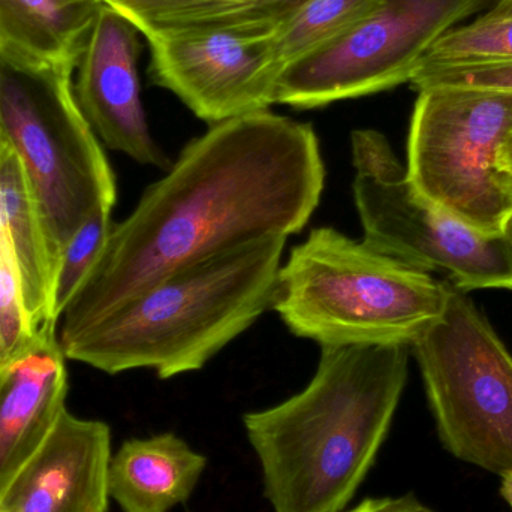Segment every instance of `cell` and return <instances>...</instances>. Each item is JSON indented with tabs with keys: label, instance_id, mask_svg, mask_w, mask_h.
I'll use <instances>...</instances> for the list:
<instances>
[{
	"label": "cell",
	"instance_id": "obj_1",
	"mask_svg": "<svg viewBox=\"0 0 512 512\" xmlns=\"http://www.w3.org/2000/svg\"><path fill=\"white\" fill-rule=\"evenodd\" d=\"M325 167L310 123L264 110L210 126L114 224L60 316L59 342L183 268L306 227Z\"/></svg>",
	"mask_w": 512,
	"mask_h": 512
},
{
	"label": "cell",
	"instance_id": "obj_2",
	"mask_svg": "<svg viewBox=\"0 0 512 512\" xmlns=\"http://www.w3.org/2000/svg\"><path fill=\"white\" fill-rule=\"evenodd\" d=\"M411 346H328L300 393L243 415L273 512H343L378 459Z\"/></svg>",
	"mask_w": 512,
	"mask_h": 512
},
{
	"label": "cell",
	"instance_id": "obj_3",
	"mask_svg": "<svg viewBox=\"0 0 512 512\" xmlns=\"http://www.w3.org/2000/svg\"><path fill=\"white\" fill-rule=\"evenodd\" d=\"M285 243L265 237L176 271L60 343L63 354L108 375L203 369L271 307Z\"/></svg>",
	"mask_w": 512,
	"mask_h": 512
},
{
	"label": "cell",
	"instance_id": "obj_4",
	"mask_svg": "<svg viewBox=\"0 0 512 512\" xmlns=\"http://www.w3.org/2000/svg\"><path fill=\"white\" fill-rule=\"evenodd\" d=\"M445 301L447 282L322 227L280 267L271 309L292 334L321 348L411 346Z\"/></svg>",
	"mask_w": 512,
	"mask_h": 512
},
{
	"label": "cell",
	"instance_id": "obj_5",
	"mask_svg": "<svg viewBox=\"0 0 512 512\" xmlns=\"http://www.w3.org/2000/svg\"><path fill=\"white\" fill-rule=\"evenodd\" d=\"M74 71L0 56V135L29 177L54 268L78 227L117 200L113 168L75 99Z\"/></svg>",
	"mask_w": 512,
	"mask_h": 512
},
{
	"label": "cell",
	"instance_id": "obj_6",
	"mask_svg": "<svg viewBox=\"0 0 512 512\" xmlns=\"http://www.w3.org/2000/svg\"><path fill=\"white\" fill-rule=\"evenodd\" d=\"M411 352L445 450L512 477V355L468 292L447 282L444 312Z\"/></svg>",
	"mask_w": 512,
	"mask_h": 512
},
{
	"label": "cell",
	"instance_id": "obj_7",
	"mask_svg": "<svg viewBox=\"0 0 512 512\" xmlns=\"http://www.w3.org/2000/svg\"><path fill=\"white\" fill-rule=\"evenodd\" d=\"M351 149L352 191L367 245L427 273H444L466 292L512 291L504 234L480 233L427 201L381 132L357 129Z\"/></svg>",
	"mask_w": 512,
	"mask_h": 512
},
{
	"label": "cell",
	"instance_id": "obj_8",
	"mask_svg": "<svg viewBox=\"0 0 512 512\" xmlns=\"http://www.w3.org/2000/svg\"><path fill=\"white\" fill-rule=\"evenodd\" d=\"M511 126L512 93L420 90L409 128V180L427 201L468 227L502 234L512 191L498 161Z\"/></svg>",
	"mask_w": 512,
	"mask_h": 512
},
{
	"label": "cell",
	"instance_id": "obj_9",
	"mask_svg": "<svg viewBox=\"0 0 512 512\" xmlns=\"http://www.w3.org/2000/svg\"><path fill=\"white\" fill-rule=\"evenodd\" d=\"M486 0H384L375 12L285 68L274 104L325 107L411 83L429 48Z\"/></svg>",
	"mask_w": 512,
	"mask_h": 512
},
{
	"label": "cell",
	"instance_id": "obj_10",
	"mask_svg": "<svg viewBox=\"0 0 512 512\" xmlns=\"http://www.w3.org/2000/svg\"><path fill=\"white\" fill-rule=\"evenodd\" d=\"M273 32H213L150 42V74L210 126L274 104Z\"/></svg>",
	"mask_w": 512,
	"mask_h": 512
},
{
	"label": "cell",
	"instance_id": "obj_11",
	"mask_svg": "<svg viewBox=\"0 0 512 512\" xmlns=\"http://www.w3.org/2000/svg\"><path fill=\"white\" fill-rule=\"evenodd\" d=\"M140 35L128 18L101 2L75 68V99L108 149L167 173L173 161L153 140L141 102Z\"/></svg>",
	"mask_w": 512,
	"mask_h": 512
},
{
	"label": "cell",
	"instance_id": "obj_12",
	"mask_svg": "<svg viewBox=\"0 0 512 512\" xmlns=\"http://www.w3.org/2000/svg\"><path fill=\"white\" fill-rule=\"evenodd\" d=\"M110 427L63 411L44 444L0 495L9 512H107Z\"/></svg>",
	"mask_w": 512,
	"mask_h": 512
},
{
	"label": "cell",
	"instance_id": "obj_13",
	"mask_svg": "<svg viewBox=\"0 0 512 512\" xmlns=\"http://www.w3.org/2000/svg\"><path fill=\"white\" fill-rule=\"evenodd\" d=\"M65 358L57 325L47 322L23 351L0 363V495L66 409Z\"/></svg>",
	"mask_w": 512,
	"mask_h": 512
},
{
	"label": "cell",
	"instance_id": "obj_14",
	"mask_svg": "<svg viewBox=\"0 0 512 512\" xmlns=\"http://www.w3.org/2000/svg\"><path fill=\"white\" fill-rule=\"evenodd\" d=\"M207 457L173 432L123 442L108 468V492L123 512H170L194 495Z\"/></svg>",
	"mask_w": 512,
	"mask_h": 512
},
{
	"label": "cell",
	"instance_id": "obj_15",
	"mask_svg": "<svg viewBox=\"0 0 512 512\" xmlns=\"http://www.w3.org/2000/svg\"><path fill=\"white\" fill-rule=\"evenodd\" d=\"M150 42L213 32H274L307 0H99Z\"/></svg>",
	"mask_w": 512,
	"mask_h": 512
},
{
	"label": "cell",
	"instance_id": "obj_16",
	"mask_svg": "<svg viewBox=\"0 0 512 512\" xmlns=\"http://www.w3.org/2000/svg\"><path fill=\"white\" fill-rule=\"evenodd\" d=\"M99 5V0H0V56L77 68Z\"/></svg>",
	"mask_w": 512,
	"mask_h": 512
},
{
	"label": "cell",
	"instance_id": "obj_17",
	"mask_svg": "<svg viewBox=\"0 0 512 512\" xmlns=\"http://www.w3.org/2000/svg\"><path fill=\"white\" fill-rule=\"evenodd\" d=\"M0 218L20 268L24 301L33 327L51 322L54 262L38 201L20 156L0 135ZM54 324V322H51ZM57 325V324H56Z\"/></svg>",
	"mask_w": 512,
	"mask_h": 512
},
{
	"label": "cell",
	"instance_id": "obj_18",
	"mask_svg": "<svg viewBox=\"0 0 512 512\" xmlns=\"http://www.w3.org/2000/svg\"><path fill=\"white\" fill-rule=\"evenodd\" d=\"M382 3L384 0H307L271 33L280 72L357 26Z\"/></svg>",
	"mask_w": 512,
	"mask_h": 512
},
{
	"label": "cell",
	"instance_id": "obj_19",
	"mask_svg": "<svg viewBox=\"0 0 512 512\" xmlns=\"http://www.w3.org/2000/svg\"><path fill=\"white\" fill-rule=\"evenodd\" d=\"M111 212L113 209L110 207L95 210L72 234L57 256L50 301V318L54 324H59L69 301L104 251L114 225Z\"/></svg>",
	"mask_w": 512,
	"mask_h": 512
},
{
	"label": "cell",
	"instance_id": "obj_20",
	"mask_svg": "<svg viewBox=\"0 0 512 512\" xmlns=\"http://www.w3.org/2000/svg\"><path fill=\"white\" fill-rule=\"evenodd\" d=\"M512 62V17H483L453 27L424 56L423 65H486Z\"/></svg>",
	"mask_w": 512,
	"mask_h": 512
},
{
	"label": "cell",
	"instance_id": "obj_21",
	"mask_svg": "<svg viewBox=\"0 0 512 512\" xmlns=\"http://www.w3.org/2000/svg\"><path fill=\"white\" fill-rule=\"evenodd\" d=\"M35 334L14 248L0 218V363L23 351Z\"/></svg>",
	"mask_w": 512,
	"mask_h": 512
},
{
	"label": "cell",
	"instance_id": "obj_22",
	"mask_svg": "<svg viewBox=\"0 0 512 512\" xmlns=\"http://www.w3.org/2000/svg\"><path fill=\"white\" fill-rule=\"evenodd\" d=\"M417 92L430 87H465L512 93V62L486 65H423L411 80Z\"/></svg>",
	"mask_w": 512,
	"mask_h": 512
},
{
	"label": "cell",
	"instance_id": "obj_23",
	"mask_svg": "<svg viewBox=\"0 0 512 512\" xmlns=\"http://www.w3.org/2000/svg\"><path fill=\"white\" fill-rule=\"evenodd\" d=\"M343 512H436L432 508L424 505L417 496L408 493V495L397 496V498H367L360 504L355 505L351 510Z\"/></svg>",
	"mask_w": 512,
	"mask_h": 512
},
{
	"label": "cell",
	"instance_id": "obj_24",
	"mask_svg": "<svg viewBox=\"0 0 512 512\" xmlns=\"http://www.w3.org/2000/svg\"><path fill=\"white\" fill-rule=\"evenodd\" d=\"M499 170L512 177V126L499 150Z\"/></svg>",
	"mask_w": 512,
	"mask_h": 512
},
{
	"label": "cell",
	"instance_id": "obj_25",
	"mask_svg": "<svg viewBox=\"0 0 512 512\" xmlns=\"http://www.w3.org/2000/svg\"><path fill=\"white\" fill-rule=\"evenodd\" d=\"M486 15L487 17H512V0H498Z\"/></svg>",
	"mask_w": 512,
	"mask_h": 512
},
{
	"label": "cell",
	"instance_id": "obj_26",
	"mask_svg": "<svg viewBox=\"0 0 512 512\" xmlns=\"http://www.w3.org/2000/svg\"><path fill=\"white\" fill-rule=\"evenodd\" d=\"M501 495L502 498L507 501V504L512 505V477H504L502 478V484H501Z\"/></svg>",
	"mask_w": 512,
	"mask_h": 512
},
{
	"label": "cell",
	"instance_id": "obj_27",
	"mask_svg": "<svg viewBox=\"0 0 512 512\" xmlns=\"http://www.w3.org/2000/svg\"><path fill=\"white\" fill-rule=\"evenodd\" d=\"M502 234H504L505 239H507L508 245H510L512 251V213L508 216L507 222H505Z\"/></svg>",
	"mask_w": 512,
	"mask_h": 512
},
{
	"label": "cell",
	"instance_id": "obj_28",
	"mask_svg": "<svg viewBox=\"0 0 512 512\" xmlns=\"http://www.w3.org/2000/svg\"><path fill=\"white\" fill-rule=\"evenodd\" d=\"M74 2H87V0H74Z\"/></svg>",
	"mask_w": 512,
	"mask_h": 512
},
{
	"label": "cell",
	"instance_id": "obj_29",
	"mask_svg": "<svg viewBox=\"0 0 512 512\" xmlns=\"http://www.w3.org/2000/svg\"><path fill=\"white\" fill-rule=\"evenodd\" d=\"M0 512H9V511H6V510H2V508H0Z\"/></svg>",
	"mask_w": 512,
	"mask_h": 512
},
{
	"label": "cell",
	"instance_id": "obj_30",
	"mask_svg": "<svg viewBox=\"0 0 512 512\" xmlns=\"http://www.w3.org/2000/svg\"><path fill=\"white\" fill-rule=\"evenodd\" d=\"M511 191H512V177H511Z\"/></svg>",
	"mask_w": 512,
	"mask_h": 512
},
{
	"label": "cell",
	"instance_id": "obj_31",
	"mask_svg": "<svg viewBox=\"0 0 512 512\" xmlns=\"http://www.w3.org/2000/svg\"><path fill=\"white\" fill-rule=\"evenodd\" d=\"M511 508H512V505H511Z\"/></svg>",
	"mask_w": 512,
	"mask_h": 512
}]
</instances>
